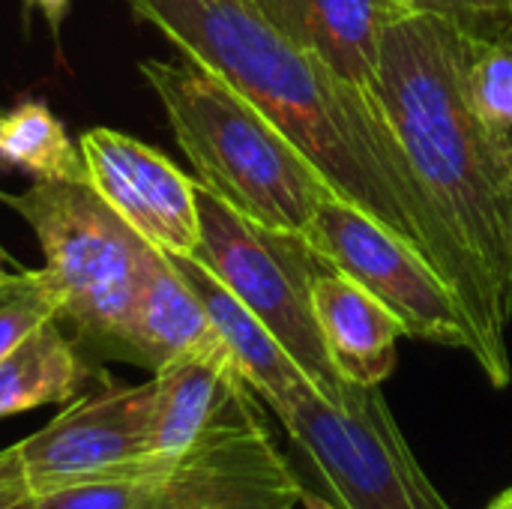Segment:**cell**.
<instances>
[{"label":"cell","instance_id":"cell-9","mask_svg":"<svg viewBox=\"0 0 512 509\" xmlns=\"http://www.w3.org/2000/svg\"><path fill=\"white\" fill-rule=\"evenodd\" d=\"M153 381L114 384L78 396L30 438L18 441V459L30 492L129 474L150 459L153 444Z\"/></svg>","mask_w":512,"mask_h":509},{"label":"cell","instance_id":"cell-2","mask_svg":"<svg viewBox=\"0 0 512 509\" xmlns=\"http://www.w3.org/2000/svg\"><path fill=\"white\" fill-rule=\"evenodd\" d=\"M471 33L432 12L402 15L381 42L378 99L447 231L512 321V129L471 96Z\"/></svg>","mask_w":512,"mask_h":509},{"label":"cell","instance_id":"cell-19","mask_svg":"<svg viewBox=\"0 0 512 509\" xmlns=\"http://www.w3.org/2000/svg\"><path fill=\"white\" fill-rule=\"evenodd\" d=\"M57 312H60V303L45 279V270L39 267L27 288L0 300V360L12 354L45 321H54Z\"/></svg>","mask_w":512,"mask_h":509},{"label":"cell","instance_id":"cell-22","mask_svg":"<svg viewBox=\"0 0 512 509\" xmlns=\"http://www.w3.org/2000/svg\"><path fill=\"white\" fill-rule=\"evenodd\" d=\"M21 486H24V471H21L18 447L12 444V447L0 450V501Z\"/></svg>","mask_w":512,"mask_h":509},{"label":"cell","instance_id":"cell-12","mask_svg":"<svg viewBox=\"0 0 512 509\" xmlns=\"http://www.w3.org/2000/svg\"><path fill=\"white\" fill-rule=\"evenodd\" d=\"M153 459H174L213 426L255 402L231 351L189 354L153 372Z\"/></svg>","mask_w":512,"mask_h":509},{"label":"cell","instance_id":"cell-3","mask_svg":"<svg viewBox=\"0 0 512 509\" xmlns=\"http://www.w3.org/2000/svg\"><path fill=\"white\" fill-rule=\"evenodd\" d=\"M138 69L204 189L267 228L309 237L333 189L279 126L189 60H141Z\"/></svg>","mask_w":512,"mask_h":509},{"label":"cell","instance_id":"cell-17","mask_svg":"<svg viewBox=\"0 0 512 509\" xmlns=\"http://www.w3.org/2000/svg\"><path fill=\"white\" fill-rule=\"evenodd\" d=\"M0 159L36 183H87L81 147L45 102H24L0 114Z\"/></svg>","mask_w":512,"mask_h":509},{"label":"cell","instance_id":"cell-5","mask_svg":"<svg viewBox=\"0 0 512 509\" xmlns=\"http://www.w3.org/2000/svg\"><path fill=\"white\" fill-rule=\"evenodd\" d=\"M276 417L306 509H453L408 447L381 387L345 381L336 399L309 390Z\"/></svg>","mask_w":512,"mask_h":509},{"label":"cell","instance_id":"cell-16","mask_svg":"<svg viewBox=\"0 0 512 509\" xmlns=\"http://www.w3.org/2000/svg\"><path fill=\"white\" fill-rule=\"evenodd\" d=\"M90 360L63 333V324L45 321L12 354L0 360V420L78 399L90 381Z\"/></svg>","mask_w":512,"mask_h":509},{"label":"cell","instance_id":"cell-14","mask_svg":"<svg viewBox=\"0 0 512 509\" xmlns=\"http://www.w3.org/2000/svg\"><path fill=\"white\" fill-rule=\"evenodd\" d=\"M168 258L204 303L213 327L228 345L252 393L261 402H267L273 414L285 411L303 393L318 390L309 381V375L297 366V360L279 345V339L201 261H195L192 255H168Z\"/></svg>","mask_w":512,"mask_h":509},{"label":"cell","instance_id":"cell-8","mask_svg":"<svg viewBox=\"0 0 512 509\" xmlns=\"http://www.w3.org/2000/svg\"><path fill=\"white\" fill-rule=\"evenodd\" d=\"M300 486L255 402L174 459H150L129 509H294Z\"/></svg>","mask_w":512,"mask_h":509},{"label":"cell","instance_id":"cell-28","mask_svg":"<svg viewBox=\"0 0 512 509\" xmlns=\"http://www.w3.org/2000/svg\"><path fill=\"white\" fill-rule=\"evenodd\" d=\"M510 12H512V0H510Z\"/></svg>","mask_w":512,"mask_h":509},{"label":"cell","instance_id":"cell-26","mask_svg":"<svg viewBox=\"0 0 512 509\" xmlns=\"http://www.w3.org/2000/svg\"><path fill=\"white\" fill-rule=\"evenodd\" d=\"M18 270H24V267H21L9 252L0 246V279H3V276H9V273H18Z\"/></svg>","mask_w":512,"mask_h":509},{"label":"cell","instance_id":"cell-21","mask_svg":"<svg viewBox=\"0 0 512 509\" xmlns=\"http://www.w3.org/2000/svg\"><path fill=\"white\" fill-rule=\"evenodd\" d=\"M411 12H432L456 21L480 39H512L510 0H402Z\"/></svg>","mask_w":512,"mask_h":509},{"label":"cell","instance_id":"cell-20","mask_svg":"<svg viewBox=\"0 0 512 509\" xmlns=\"http://www.w3.org/2000/svg\"><path fill=\"white\" fill-rule=\"evenodd\" d=\"M147 462H141L129 474H108V477L78 480V483L42 489V492H33V495L39 501V509H129L132 501H135V492H138V477L147 468Z\"/></svg>","mask_w":512,"mask_h":509},{"label":"cell","instance_id":"cell-7","mask_svg":"<svg viewBox=\"0 0 512 509\" xmlns=\"http://www.w3.org/2000/svg\"><path fill=\"white\" fill-rule=\"evenodd\" d=\"M306 240L333 270L375 294L411 339L474 354V333L450 282L384 222L330 192Z\"/></svg>","mask_w":512,"mask_h":509},{"label":"cell","instance_id":"cell-15","mask_svg":"<svg viewBox=\"0 0 512 509\" xmlns=\"http://www.w3.org/2000/svg\"><path fill=\"white\" fill-rule=\"evenodd\" d=\"M225 348L204 303L177 273L171 258L150 249L132 306L126 363L156 372L171 360Z\"/></svg>","mask_w":512,"mask_h":509},{"label":"cell","instance_id":"cell-24","mask_svg":"<svg viewBox=\"0 0 512 509\" xmlns=\"http://www.w3.org/2000/svg\"><path fill=\"white\" fill-rule=\"evenodd\" d=\"M0 509H39V501H36V495L30 492L27 480H24L21 489H15L12 495H6V498L0 501Z\"/></svg>","mask_w":512,"mask_h":509},{"label":"cell","instance_id":"cell-10","mask_svg":"<svg viewBox=\"0 0 512 509\" xmlns=\"http://www.w3.org/2000/svg\"><path fill=\"white\" fill-rule=\"evenodd\" d=\"M87 183L153 249L192 255L198 228V180H189L168 156L117 129H90L78 141Z\"/></svg>","mask_w":512,"mask_h":509},{"label":"cell","instance_id":"cell-4","mask_svg":"<svg viewBox=\"0 0 512 509\" xmlns=\"http://www.w3.org/2000/svg\"><path fill=\"white\" fill-rule=\"evenodd\" d=\"M0 201L33 228L60 303L57 321L81 354L126 363L132 306L153 246L90 183H33L24 195L0 192Z\"/></svg>","mask_w":512,"mask_h":509},{"label":"cell","instance_id":"cell-23","mask_svg":"<svg viewBox=\"0 0 512 509\" xmlns=\"http://www.w3.org/2000/svg\"><path fill=\"white\" fill-rule=\"evenodd\" d=\"M30 3L45 15V21L51 24V30H54V33L60 30V24H63L66 12H69V6H72V0H30Z\"/></svg>","mask_w":512,"mask_h":509},{"label":"cell","instance_id":"cell-18","mask_svg":"<svg viewBox=\"0 0 512 509\" xmlns=\"http://www.w3.org/2000/svg\"><path fill=\"white\" fill-rule=\"evenodd\" d=\"M471 96L480 114L512 129V39L471 36Z\"/></svg>","mask_w":512,"mask_h":509},{"label":"cell","instance_id":"cell-13","mask_svg":"<svg viewBox=\"0 0 512 509\" xmlns=\"http://www.w3.org/2000/svg\"><path fill=\"white\" fill-rule=\"evenodd\" d=\"M315 312L339 375L360 387H381L396 366V345L405 333L402 321L363 285L321 264L315 285Z\"/></svg>","mask_w":512,"mask_h":509},{"label":"cell","instance_id":"cell-25","mask_svg":"<svg viewBox=\"0 0 512 509\" xmlns=\"http://www.w3.org/2000/svg\"><path fill=\"white\" fill-rule=\"evenodd\" d=\"M33 276H36V270H18V273L3 276L0 279V300L9 297V294H15V291H21V288H27L33 282Z\"/></svg>","mask_w":512,"mask_h":509},{"label":"cell","instance_id":"cell-1","mask_svg":"<svg viewBox=\"0 0 512 509\" xmlns=\"http://www.w3.org/2000/svg\"><path fill=\"white\" fill-rule=\"evenodd\" d=\"M183 60L207 69L318 168L327 186L420 249L456 291L474 360L492 387L512 378L507 321L483 276L429 204L378 93L339 78L321 57L285 36L252 0H126Z\"/></svg>","mask_w":512,"mask_h":509},{"label":"cell","instance_id":"cell-27","mask_svg":"<svg viewBox=\"0 0 512 509\" xmlns=\"http://www.w3.org/2000/svg\"><path fill=\"white\" fill-rule=\"evenodd\" d=\"M489 509H512V486L510 489H504V492L489 504Z\"/></svg>","mask_w":512,"mask_h":509},{"label":"cell","instance_id":"cell-6","mask_svg":"<svg viewBox=\"0 0 512 509\" xmlns=\"http://www.w3.org/2000/svg\"><path fill=\"white\" fill-rule=\"evenodd\" d=\"M198 246L192 252L297 360L321 396L336 399L345 378L330 360L312 285L324 258L306 237L267 228L198 183Z\"/></svg>","mask_w":512,"mask_h":509},{"label":"cell","instance_id":"cell-29","mask_svg":"<svg viewBox=\"0 0 512 509\" xmlns=\"http://www.w3.org/2000/svg\"><path fill=\"white\" fill-rule=\"evenodd\" d=\"M0 114H3V108H0Z\"/></svg>","mask_w":512,"mask_h":509},{"label":"cell","instance_id":"cell-11","mask_svg":"<svg viewBox=\"0 0 512 509\" xmlns=\"http://www.w3.org/2000/svg\"><path fill=\"white\" fill-rule=\"evenodd\" d=\"M285 36L339 78L378 93L381 42L411 9L402 0H252Z\"/></svg>","mask_w":512,"mask_h":509}]
</instances>
